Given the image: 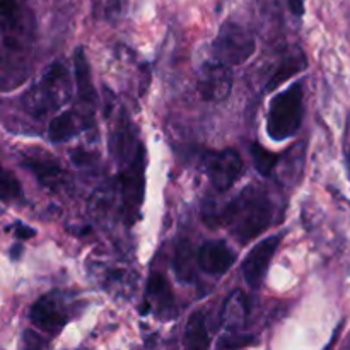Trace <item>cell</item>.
Returning a JSON list of instances; mask_svg holds the SVG:
<instances>
[{
	"mask_svg": "<svg viewBox=\"0 0 350 350\" xmlns=\"http://www.w3.org/2000/svg\"><path fill=\"white\" fill-rule=\"evenodd\" d=\"M23 166L36 176V180L40 181L41 187L48 188V190L58 191L60 188H64L68 181L67 173H65L64 167H62L53 157H46L43 156V154H38V156L24 154Z\"/></svg>",
	"mask_w": 350,
	"mask_h": 350,
	"instance_id": "cell-12",
	"label": "cell"
},
{
	"mask_svg": "<svg viewBox=\"0 0 350 350\" xmlns=\"http://www.w3.org/2000/svg\"><path fill=\"white\" fill-rule=\"evenodd\" d=\"M146 149H140L132 161L122 164V171L116 176L122 215L129 224H133L139 217L140 207L146 193Z\"/></svg>",
	"mask_w": 350,
	"mask_h": 350,
	"instance_id": "cell-4",
	"label": "cell"
},
{
	"mask_svg": "<svg viewBox=\"0 0 350 350\" xmlns=\"http://www.w3.org/2000/svg\"><path fill=\"white\" fill-rule=\"evenodd\" d=\"M195 265H198V252H193V246L188 239H181L173 262L178 279L185 284H190L195 279Z\"/></svg>",
	"mask_w": 350,
	"mask_h": 350,
	"instance_id": "cell-18",
	"label": "cell"
},
{
	"mask_svg": "<svg viewBox=\"0 0 350 350\" xmlns=\"http://www.w3.org/2000/svg\"><path fill=\"white\" fill-rule=\"evenodd\" d=\"M70 98V82L65 65L53 62L44 68L40 81L24 94L23 108L31 118L43 120Z\"/></svg>",
	"mask_w": 350,
	"mask_h": 350,
	"instance_id": "cell-2",
	"label": "cell"
},
{
	"mask_svg": "<svg viewBox=\"0 0 350 350\" xmlns=\"http://www.w3.org/2000/svg\"><path fill=\"white\" fill-rule=\"evenodd\" d=\"M185 347L188 349H207L211 347V337L207 332V317L204 311H195L188 318L185 328Z\"/></svg>",
	"mask_w": 350,
	"mask_h": 350,
	"instance_id": "cell-17",
	"label": "cell"
},
{
	"mask_svg": "<svg viewBox=\"0 0 350 350\" xmlns=\"http://www.w3.org/2000/svg\"><path fill=\"white\" fill-rule=\"evenodd\" d=\"M150 310L161 320H171L176 317V299L170 282L161 272L150 273L146 287V304L142 313Z\"/></svg>",
	"mask_w": 350,
	"mask_h": 350,
	"instance_id": "cell-10",
	"label": "cell"
},
{
	"mask_svg": "<svg viewBox=\"0 0 350 350\" xmlns=\"http://www.w3.org/2000/svg\"><path fill=\"white\" fill-rule=\"evenodd\" d=\"M236 262V253L221 239L205 241L198 248V269L208 275H224Z\"/></svg>",
	"mask_w": 350,
	"mask_h": 350,
	"instance_id": "cell-11",
	"label": "cell"
},
{
	"mask_svg": "<svg viewBox=\"0 0 350 350\" xmlns=\"http://www.w3.org/2000/svg\"><path fill=\"white\" fill-rule=\"evenodd\" d=\"M273 221V204L269 193L256 185H250L238 197L214 215L211 224L228 229L236 241L245 245L270 228Z\"/></svg>",
	"mask_w": 350,
	"mask_h": 350,
	"instance_id": "cell-1",
	"label": "cell"
},
{
	"mask_svg": "<svg viewBox=\"0 0 350 350\" xmlns=\"http://www.w3.org/2000/svg\"><path fill=\"white\" fill-rule=\"evenodd\" d=\"M232 82L234 77H232L231 65L214 58L202 65L197 79V91L204 101L219 103L229 98Z\"/></svg>",
	"mask_w": 350,
	"mask_h": 350,
	"instance_id": "cell-7",
	"label": "cell"
},
{
	"mask_svg": "<svg viewBox=\"0 0 350 350\" xmlns=\"http://www.w3.org/2000/svg\"><path fill=\"white\" fill-rule=\"evenodd\" d=\"M289 9L294 16L301 17L304 14V0H289Z\"/></svg>",
	"mask_w": 350,
	"mask_h": 350,
	"instance_id": "cell-24",
	"label": "cell"
},
{
	"mask_svg": "<svg viewBox=\"0 0 350 350\" xmlns=\"http://www.w3.org/2000/svg\"><path fill=\"white\" fill-rule=\"evenodd\" d=\"M282 238L284 234L269 236V238H265L263 241H260L258 245L246 255L245 262H243L241 265V272L243 279H245V282L248 284L252 289H258L263 284L267 272H269L270 262H272V258L275 256Z\"/></svg>",
	"mask_w": 350,
	"mask_h": 350,
	"instance_id": "cell-9",
	"label": "cell"
},
{
	"mask_svg": "<svg viewBox=\"0 0 350 350\" xmlns=\"http://www.w3.org/2000/svg\"><path fill=\"white\" fill-rule=\"evenodd\" d=\"M256 51V40L248 27L226 21L212 44L214 58L228 65H241L248 62Z\"/></svg>",
	"mask_w": 350,
	"mask_h": 350,
	"instance_id": "cell-5",
	"label": "cell"
},
{
	"mask_svg": "<svg viewBox=\"0 0 350 350\" xmlns=\"http://www.w3.org/2000/svg\"><path fill=\"white\" fill-rule=\"evenodd\" d=\"M304 116V85L294 82L270 99L267 113V132L275 142L291 139L299 132Z\"/></svg>",
	"mask_w": 350,
	"mask_h": 350,
	"instance_id": "cell-3",
	"label": "cell"
},
{
	"mask_svg": "<svg viewBox=\"0 0 350 350\" xmlns=\"http://www.w3.org/2000/svg\"><path fill=\"white\" fill-rule=\"evenodd\" d=\"M64 301L57 293L44 294L29 308V321L44 334H60L68 323V313Z\"/></svg>",
	"mask_w": 350,
	"mask_h": 350,
	"instance_id": "cell-8",
	"label": "cell"
},
{
	"mask_svg": "<svg viewBox=\"0 0 350 350\" xmlns=\"http://www.w3.org/2000/svg\"><path fill=\"white\" fill-rule=\"evenodd\" d=\"M344 156H345V166H347L349 176H350V120H349V125H347V132H345Z\"/></svg>",
	"mask_w": 350,
	"mask_h": 350,
	"instance_id": "cell-23",
	"label": "cell"
},
{
	"mask_svg": "<svg viewBox=\"0 0 350 350\" xmlns=\"http://www.w3.org/2000/svg\"><path fill=\"white\" fill-rule=\"evenodd\" d=\"M92 123L79 109H68L53 116L48 123V139L55 144H64L70 140L79 129H91Z\"/></svg>",
	"mask_w": 350,
	"mask_h": 350,
	"instance_id": "cell-14",
	"label": "cell"
},
{
	"mask_svg": "<svg viewBox=\"0 0 350 350\" xmlns=\"http://www.w3.org/2000/svg\"><path fill=\"white\" fill-rule=\"evenodd\" d=\"M204 170L212 187L224 193L241 176L243 157L234 149L212 150L204 156Z\"/></svg>",
	"mask_w": 350,
	"mask_h": 350,
	"instance_id": "cell-6",
	"label": "cell"
},
{
	"mask_svg": "<svg viewBox=\"0 0 350 350\" xmlns=\"http://www.w3.org/2000/svg\"><path fill=\"white\" fill-rule=\"evenodd\" d=\"M308 68V60L306 55L303 53V50H296L294 53H289L282 62H280L279 67L275 68V72L272 74L270 81L267 82V91H275L279 85H282L284 82L289 81L294 75L301 74L303 70Z\"/></svg>",
	"mask_w": 350,
	"mask_h": 350,
	"instance_id": "cell-16",
	"label": "cell"
},
{
	"mask_svg": "<svg viewBox=\"0 0 350 350\" xmlns=\"http://www.w3.org/2000/svg\"><path fill=\"white\" fill-rule=\"evenodd\" d=\"M14 236H16L19 241H27V239H31L33 236H36V231H34L33 228H29V226H24L21 224V222H17L16 228H14Z\"/></svg>",
	"mask_w": 350,
	"mask_h": 350,
	"instance_id": "cell-22",
	"label": "cell"
},
{
	"mask_svg": "<svg viewBox=\"0 0 350 350\" xmlns=\"http://www.w3.org/2000/svg\"><path fill=\"white\" fill-rule=\"evenodd\" d=\"M21 195H23V190H21L19 181H17V178L9 170H5L2 173V200H17Z\"/></svg>",
	"mask_w": 350,
	"mask_h": 350,
	"instance_id": "cell-20",
	"label": "cell"
},
{
	"mask_svg": "<svg viewBox=\"0 0 350 350\" xmlns=\"http://www.w3.org/2000/svg\"><path fill=\"white\" fill-rule=\"evenodd\" d=\"M250 154H252L253 166H255V170L262 176H270L273 173V170L277 167V164H279V156L273 154L272 150L262 147L260 144H253L250 147Z\"/></svg>",
	"mask_w": 350,
	"mask_h": 350,
	"instance_id": "cell-19",
	"label": "cell"
},
{
	"mask_svg": "<svg viewBox=\"0 0 350 350\" xmlns=\"http://www.w3.org/2000/svg\"><path fill=\"white\" fill-rule=\"evenodd\" d=\"M246 320H248V301L243 291L236 289L234 293L229 294L221 311V323L226 335L241 334Z\"/></svg>",
	"mask_w": 350,
	"mask_h": 350,
	"instance_id": "cell-15",
	"label": "cell"
},
{
	"mask_svg": "<svg viewBox=\"0 0 350 350\" xmlns=\"http://www.w3.org/2000/svg\"><path fill=\"white\" fill-rule=\"evenodd\" d=\"M118 2H122V0H118Z\"/></svg>",
	"mask_w": 350,
	"mask_h": 350,
	"instance_id": "cell-25",
	"label": "cell"
},
{
	"mask_svg": "<svg viewBox=\"0 0 350 350\" xmlns=\"http://www.w3.org/2000/svg\"><path fill=\"white\" fill-rule=\"evenodd\" d=\"M74 70H75V84H77L79 101H81L82 111L88 116L94 115L96 106V89L92 84L91 68H89L88 57H85L84 48H77L74 55Z\"/></svg>",
	"mask_w": 350,
	"mask_h": 350,
	"instance_id": "cell-13",
	"label": "cell"
},
{
	"mask_svg": "<svg viewBox=\"0 0 350 350\" xmlns=\"http://www.w3.org/2000/svg\"><path fill=\"white\" fill-rule=\"evenodd\" d=\"M252 344V338L250 335H224L221 342H217V347L221 349H238V347H246V345Z\"/></svg>",
	"mask_w": 350,
	"mask_h": 350,
	"instance_id": "cell-21",
	"label": "cell"
}]
</instances>
